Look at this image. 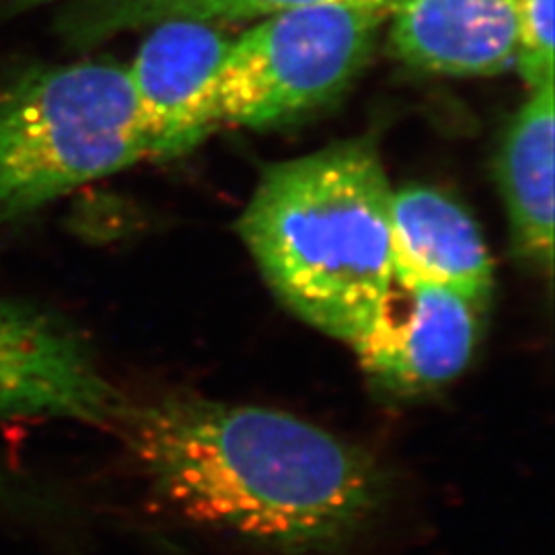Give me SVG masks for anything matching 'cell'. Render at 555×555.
<instances>
[{"label": "cell", "instance_id": "6", "mask_svg": "<svg viewBox=\"0 0 555 555\" xmlns=\"http://www.w3.org/2000/svg\"><path fill=\"white\" fill-rule=\"evenodd\" d=\"M231 38L220 25L157 23L126 68L132 82L149 160L179 159L220 128L217 80Z\"/></svg>", "mask_w": 555, "mask_h": 555}, {"label": "cell", "instance_id": "14", "mask_svg": "<svg viewBox=\"0 0 555 555\" xmlns=\"http://www.w3.org/2000/svg\"><path fill=\"white\" fill-rule=\"evenodd\" d=\"M52 2H59V0H15V9L17 11H29V9L52 4Z\"/></svg>", "mask_w": 555, "mask_h": 555}, {"label": "cell", "instance_id": "1", "mask_svg": "<svg viewBox=\"0 0 555 555\" xmlns=\"http://www.w3.org/2000/svg\"><path fill=\"white\" fill-rule=\"evenodd\" d=\"M114 428L181 518L278 555L341 552L387 494L373 456L280 410L165 396Z\"/></svg>", "mask_w": 555, "mask_h": 555}, {"label": "cell", "instance_id": "3", "mask_svg": "<svg viewBox=\"0 0 555 555\" xmlns=\"http://www.w3.org/2000/svg\"><path fill=\"white\" fill-rule=\"evenodd\" d=\"M149 160L126 66L79 62L0 93V227Z\"/></svg>", "mask_w": 555, "mask_h": 555}, {"label": "cell", "instance_id": "13", "mask_svg": "<svg viewBox=\"0 0 555 555\" xmlns=\"http://www.w3.org/2000/svg\"><path fill=\"white\" fill-rule=\"evenodd\" d=\"M0 508L21 513H46L48 502L40 492L31 490L20 477L0 469Z\"/></svg>", "mask_w": 555, "mask_h": 555}, {"label": "cell", "instance_id": "2", "mask_svg": "<svg viewBox=\"0 0 555 555\" xmlns=\"http://www.w3.org/2000/svg\"><path fill=\"white\" fill-rule=\"evenodd\" d=\"M393 188L373 140L263 169L238 235L297 318L357 346L393 286Z\"/></svg>", "mask_w": 555, "mask_h": 555}, {"label": "cell", "instance_id": "7", "mask_svg": "<svg viewBox=\"0 0 555 555\" xmlns=\"http://www.w3.org/2000/svg\"><path fill=\"white\" fill-rule=\"evenodd\" d=\"M481 307L440 286L393 282L373 330L352 346L362 371L397 396H420L459 377L481 334Z\"/></svg>", "mask_w": 555, "mask_h": 555}, {"label": "cell", "instance_id": "12", "mask_svg": "<svg viewBox=\"0 0 555 555\" xmlns=\"http://www.w3.org/2000/svg\"><path fill=\"white\" fill-rule=\"evenodd\" d=\"M515 68L527 89L554 80V0H516Z\"/></svg>", "mask_w": 555, "mask_h": 555}, {"label": "cell", "instance_id": "4", "mask_svg": "<svg viewBox=\"0 0 555 555\" xmlns=\"http://www.w3.org/2000/svg\"><path fill=\"white\" fill-rule=\"evenodd\" d=\"M393 0H323L259 21L217 80L220 126L276 128L336 100L369 62Z\"/></svg>", "mask_w": 555, "mask_h": 555}, {"label": "cell", "instance_id": "5", "mask_svg": "<svg viewBox=\"0 0 555 555\" xmlns=\"http://www.w3.org/2000/svg\"><path fill=\"white\" fill-rule=\"evenodd\" d=\"M124 405L75 330L34 305L0 298V420L114 428Z\"/></svg>", "mask_w": 555, "mask_h": 555}, {"label": "cell", "instance_id": "10", "mask_svg": "<svg viewBox=\"0 0 555 555\" xmlns=\"http://www.w3.org/2000/svg\"><path fill=\"white\" fill-rule=\"evenodd\" d=\"M554 80L531 89L496 160L511 243L518 261L543 280L554 272Z\"/></svg>", "mask_w": 555, "mask_h": 555}, {"label": "cell", "instance_id": "9", "mask_svg": "<svg viewBox=\"0 0 555 555\" xmlns=\"http://www.w3.org/2000/svg\"><path fill=\"white\" fill-rule=\"evenodd\" d=\"M391 254L401 288L440 286L481 309L494 293V259L476 220L433 188L393 192Z\"/></svg>", "mask_w": 555, "mask_h": 555}, {"label": "cell", "instance_id": "8", "mask_svg": "<svg viewBox=\"0 0 555 555\" xmlns=\"http://www.w3.org/2000/svg\"><path fill=\"white\" fill-rule=\"evenodd\" d=\"M391 48L403 64L444 77L515 68L516 0H393Z\"/></svg>", "mask_w": 555, "mask_h": 555}, {"label": "cell", "instance_id": "11", "mask_svg": "<svg viewBox=\"0 0 555 555\" xmlns=\"http://www.w3.org/2000/svg\"><path fill=\"white\" fill-rule=\"evenodd\" d=\"M323 0H105L100 13L103 31L157 25L163 21L190 20L204 23H238L268 20L278 13Z\"/></svg>", "mask_w": 555, "mask_h": 555}]
</instances>
